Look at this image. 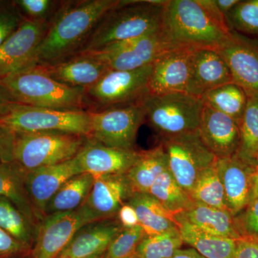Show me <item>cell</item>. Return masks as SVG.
I'll list each match as a JSON object with an SVG mask.
<instances>
[{
    "label": "cell",
    "instance_id": "cell-1",
    "mask_svg": "<svg viewBox=\"0 0 258 258\" xmlns=\"http://www.w3.org/2000/svg\"><path fill=\"white\" fill-rule=\"evenodd\" d=\"M120 1L81 0L60 3L27 69L57 63L77 55L97 23Z\"/></svg>",
    "mask_w": 258,
    "mask_h": 258
},
{
    "label": "cell",
    "instance_id": "cell-2",
    "mask_svg": "<svg viewBox=\"0 0 258 258\" xmlns=\"http://www.w3.org/2000/svg\"><path fill=\"white\" fill-rule=\"evenodd\" d=\"M164 3L120 0L97 23L77 55L160 31Z\"/></svg>",
    "mask_w": 258,
    "mask_h": 258
},
{
    "label": "cell",
    "instance_id": "cell-3",
    "mask_svg": "<svg viewBox=\"0 0 258 258\" xmlns=\"http://www.w3.org/2000/svg\"><path fill=\"white\" fill-rule=\"evenodd\" d=\"M228 24L214 18L200 0H167L161 32L171 45L216 48L228 36Z\"/></svg>",
    "mask_w": 258,
    "mask_h": 258
},
{
    "label": "cell",
    "instance_id": "cell-4",
    "mask_svg": "<svg viewBox=\"0 0 258 258\" xmlns=\"http://www.w3.org/2000/svg\"><path fill=\"white\" fill-rule=\"evenodd\" d=\"M15 103L62 111H86V90L64 86L35 69L22 70L0 80Z\"/></svg>",
    "mask_w": 258,
    "mask_h": 258
},
{
    "label": "cell",
    "instance_id": "cell-5",
    "mask_svg": "<svg viewBox=\"0 0 258 258\" xmlns=\"http://www.w3.org/2000/svg\"><path fill=\"white\" fill-rule=\"evenodd\" d=\"M139 103L160 139L198 130L205 106L203 98L184 92L149 93Z\"/></svg>",
    "mask_w": 258,
    "mask_h": 258
},
{
    "label": "cell",
    "instance_id": "cell-6",
    "mask_svg": "<svg viewBox=\"0 0 258 258\" xmlns=\"http://www.w3.org/2000/svg\"><path fill=\"white\" fill-rule=\"evenodd\" d=\"M14 162L29 171L76 157L87 137L64 132L15 134Z\"/></svg>",
    "mask_w": 258,
    "mask_h": 258
},
{
    "label": "cell",
    "instance_id": "cell-7",
    "mask_svg": "<svg viewBox=\"0 0 258 258\" xmlns=\"http://www.w3.org/2000/svg\"><path fill=\"white\" fill-rule=\"evenodd\" d=\"M0 123L15 134L64 132L89 138L88 111H62L12 103Z\"/></svg>",
    "mask_w": 258,
    "mask_h": 258
},
{
    "label": "cell",
    "instance_id": "cell-8",
    "mask_svg": "<svg viewBox=\"0 0 258 258\" xmlns=\"http://www.w3.org/2000/svg\"><path fill=\"white\" fill-rule=\"evenodd\" d=\"M160 144L165 151L171 175L189 196L199 176L217 158L204 144L198 130L161 139Z\"/></svg>",
    "mask_w": 258,
    "mask_h": 258
},
{
    "label": "cell",
    "instance_id": "cell-9",
    "mask_svg": "<svg viewBox=\"0 0 258 258\" xmlns=\"http://www.w3.org/2000/svg\"><path fill=\"white\" fill-rule=\"evenodd\" d=\"M90 139L116 149L133 150L137 133L145 120V113L138 102L88 111Z\"/></svg>",
    "mask_w": 258,
    "mask_h": 258
},
{
    "label": "cell",
    "instance_id": "cell-10",
    "mask_svg": "<svg viewBox=\"0 0 258 258\" xmlns=\"http://www.w3.org/2000/svg\"><path fill=\"white\" fill-rule=\"evenodd\" d=\"M152 64L133 71L109 70L92 87L86 90L88 107L105 109L137 103L149 94Z\"/></svg>",
    "mask_w": 258,
    "mask_h": 258
},
{
    "label": "cell",
    "instance_id": "cell-11",
    "mask_svg": "<svg viewBox=\"0 0 258 258\" xmlns=\"http://www.w3.org/2000/svg\"><path fill=\"white\" fill-rule=\"evenodd\" d=\"M172 46L174 45L166 41L160 30L79 55L92 57L113 71H133L152 64L163 52Z\"/></svg>",
    "mask_w": 258,
    "mask_h": 258
},
{
    "label": "cell",
    "instance_id": "cell-12",
    "mask_svg": "<svg viewBox=\"0 0 258 258\" xmlns=\"http://www.w3.org/2000/svg\"><path fill=\"white\" fill-rule=\"evenodd\" d=\"M230 70L233 83L248 98H258V41L231 30L216 47Z\"/></svg>",
    "mask_w": 258,
    "mask_h": 258
},
{
    "label": "cell",
    "instance_id": "cell-13",
    "mask_svg": "<svg viewBox=\"0 0 258 258\" xmlns=\"http://www.w3.org/2000/svg\"><path fill=\"white\" fill-rule=\"evenodd\" d=\"M133 194L125 174L98 176L79 208L88 224L109 220L116 216Z\"/></svg>",
    "mask_w": 258,
    "mask_h": 258
},
{
    "label": "cell",
    "instance_id": "cell-14",
    "mask_svg": "<svg viewBox=\"0 0 258 258\" xmlns=\"http://www.w3.org/2000/svg\"><path fill=\"white\" fill-rule=\"evenodd\" d=\"M87 225L80 208L45 216L37 227L31 258H57L75 234Z\"/></svg>",
    "mask_w": 258,
    "mask_h": 258
},
{
    "label": "cell",
    "instance_id": "cell-15",
    "mask_svg": "<svg viewBox=\"0 0 258 258\" xmlns=\"http://www.w3.org/2000/svg\"><path fill=\"white\" fill-rule=\"evenodd\" d=\"M195 48L174 45L163 52L152 64L149 93H186Z\"/></svg>",
    "mask_w": 258,
    "mask_h": 258
},
{
    "label": "cell",
    "instance_id": "cell-16",
    "mask_svg": "<svg viewBox=\"0 0 258 258\" xmlns=\"http://www.w3.org/2000/svg\"><path fill=\"white\" fill-rule=\"evenodd\" d=\"M49 22L25 19L18 30L0 46V80L28 67Z\"/></svg>",
    "mask_w": 258,
    "mask_h": 258
},
{
    "label": "cell",
    "instance_id": "cell-17",
    "mask_svg": "<svg viewBox=\"0 0 258 258\" xmlns=\"http://www.w3.org/2000/svg\"><path fill=\"white\" fill-rule=\"evenodd\" d=\"M141 152L108 147L88 138L76 159L81 173L93 177L123 174L138 160Z\"/></svg>",
    "mask_w": 258,
    "mask_h": 258
},
{
    "label": "cell",
    "instance_id": "cell-18",
    "mask_svg": "<svg viewBox=\"0 0 258 258\" xmlns=\"http://www.w3.org/2000/svg\"><path fill=\"white\" fill-rule=\"evenodd\" d=\"M82 174L76 157L55 165L25 171V183L34 208L44 219V212L51 198L71 178Z\"/></svg>",
    "mask_w": 258,
    "mask_h": 258
},
{
    "label": "cell",
    "instance_id": "cell-19",
    "mask_svg": "<svg viewBox=\"0 0 258 258\" xmlns=\"http://www.w3.org/2000/svg\"><path fill=\"white\" fill-rule=\"evenodd\" d=\"M231 83L230 70L216 48L195 49L186 93L203 98L209 91Z\"/></svg>",
    "mask_w": 258,
    "mask_h": 258
},
{
    "label": "cell",
    "instance_id": "cell-20",
    "mask_svg": "<svg viewBox=\"0 0 258 258\" xmlns=\"http://www.w3.org/2000/svg\"><path fill=\"white\" fill-rule=\"evenodd\" d=\"M200 138L217 159L235 155L240 144V127L235 120L205 104L198 128Z\"/></svg>",
    "mask_w": 258,
    "mask_h": 258
},
{
    "label": "cell",
    "instance_id": "cell-21",
    "mask_svg": "<svg viewBox=\"0 0 258 258\" xmlns=\"http://www.w3.org/2000/svg\"><path fill=\"white\" fill-rule=\"evenodd\" d=\"M216 165L225 191L227 210L235 217L248 205L255 167L235 154L217 159Z\"/></svg>",
    "mask_w": 258,
    "mask_h": 258
},
{
    "label": "cell",
    "instance_id": "cell-22",
    "mask_svg": "<svg viewBox=\"0 0 258 258\" xmlns=\"http://www.w3.org/2000/svg\"><path fill=\"white\" fill-rule=\"evenodd\" d=\"M35 69L64 86L87 90L92 87L109 71L100 61L86 55H77L69 60Z\"/></svg>",
    "mask_w": 258,
    "mask_h": 258
},
{
    "label": "cell",
    "instance_id": "cell-23",
    "mask_svg": "<svg viewBox=\"0 0 258 258\" xmlns=\"http://www.w3.org/2000/svg\"><path fill=\"white\" fill-rule=\"evenodd\" d=\"M122 229L118 220L111 219L88 224L75 234L60 255L88 258L103 254Z\"/></svg>",
    "mask_w": 258,
    "mask_h": 258
},
{
    "label": "cell",
    "instance_id": "cell-24",
    "mask_svg": "<svg viewBox=\"0 0 258 258\" xmlns=\"http://www.w3.org/2000/svg\"><path fill=\"white\" fill-rule=\"evenodd\" d=\"M174 217L176 223L187 222L212 235L235 240L241 237L235 217L222 209L191 201L184 210L176 214Z\"/></svg>",
    "mask_w": 258,
    "mask_h": 258
},
{
    "label": "cell",
    "instance_id": "cell-25",
    "mask_svg": "<svg viewBox=\"0 0 258 258\" xmlns=\"http://www.w3.org/2000/svg\"><path fill=\"white\" fill-rule=\"evenodd\" d=\"M25 171L15 162L0 164V197L14 204L35 227L43 219L34 208L25 183Z\"/></svg>",
    "mask_w": 258,
    "mask_h": 258
},
{
    "label": "cell",
    "instance_id": "cell-26",
    "mask_svg": "<svg viewBox=\"0 0 258 258\" xmlns=\"http://www.w3.org/2000/svg\"><path fill=\"white\" fill-rule=\"evenodd\" d=\"M168 169L167 157L161 144L141 152L136 161L125 173L134 193H148L159 175Z\"/></svg>",
    "mask_w": 258,
    "mask_h": 258
},
{
    "label": "cell",
    "instance_id": "cell-27",
    "mask_svg": "<svg viewBox=\"0 0 258 258\" xmlns=\"http://www.w3.org/2000/svg\"><path fill=\"white\" fill-rule=\"evenodd\" d=\"M137 212L139 225L152 235L177 227L174 215L148 193H134L128 202Z\"/></svg>",
    "mask_w": 258,
    "mask_h": 258
},
{
    "label": "cell",
    "instance_id": "cell-28",
    "mask_svg": "<svg viewBox=\"0 0 258 258\" xmlns=\"http://www.w3.org/2000/svg\"><path fill=\"white\" fill-rule=\"evenodd\" d=\"M184 243L189 244L205 258H234L236 240L212 235L185 222L176 223Z\"/></svg>",
    "mask_w": 258,
    "mask_h": 258
},
{
    "label": "cell",
    "instance_id": "cell-29",
    "mask_svg": "<svg viewBox=\"0 0 258 258\" xmlns=\"http://www.w3.org/2000/svg\"><path fill=\"white\" fill-rule=\"evenodd\" d=\"M94 179L91 174L82 173L68 180L47 203L44 216L78 210L89 195Z\"/></svg>",
    "mask_w": 258,
    "mask_h": 258
},
{
    "label": "cell",
    "instance_id": "cell-30",
    "mask_svg": "<svg viewBox=\"0 0 258 258\" xmlns=\"http://www.w3.org/2000/svg\"><path fill=\"white\" fill-rule=\"evenodd\" d=\"M203 100L205 104L228 115L240 125L248 97L240 86L231 83L209 91Z\"/></svg>",
    "mask_w": 258,
    "mask_h": 258
},
{
    "label": "cell",
    "instance_id": "cell-31",
    "mask_svg": "<svg viewBox=\"0 0 258 258\" xmlns=\"http://www.w3.org/2000/svg\"><path fill=\"white\" fill-rule=\"evenodd\" d=\"M239 127L240 144L235 155L256 167L258 163V98H248Z\"/></svg>",
    "mask_w": 258,
    "mask_h": 258
},
{
    "label": "cell",
    "instance_id": "cell-32",
    "mask_svg": "<svg viewBox=\"0 0 258 258\" xmlns=\"http://www.w3.org/2000/svg\"><path fill=\"white\" fill-rule=\"evenodd\" d=\"M216 162L217 161L199 176L189 197L192 201L228 211Z\"/></svg>",
    "mask_w": 258,
    "mask_h": 258
},
{
    "label": "cell",
    "instance_id": "cell-33",
    "mask_svg": "<svg viewBox=\"0 0 258 258\" xmlns=\"http://www.w3.org/2000/svg\"><path fill=\"white\" fill-rule=\"evenodd\" d=\"M148 194L174 215L184 210L192 201L176 182L169 169L161 173Z\"/></svg>",
    "mask_w": 258,
    "mask_h": 258
},
{
    "label": "cell",
    "instance_id": "cell-34",
    "mask_svg": "<svg viewBox=\"0 0 258 258\" xmlns=\"http://www.w3.org/2000/svg\"><path fill=\"white\" fill-rule=\"evenodd\" d=\"M0 228L21 242L25 247L31 245L37 230L26 217L8 199L0 197Z\"/></svg>",
    "mask_w": 258,
    "mask_h": 258
},
{
    "label": "cell",
    "instance_id": "cell-35",
    "mask_svg": "<svg viewBox=\"0 0 258 258\" xmlns=\"http://www.w3.org/2000/svg\"><path fill=\"white\" fill-rule=\"evenodd\" d=\"M184 244L177 227L156 235H146L139 243L137 255L141 258H170Z\"/></svg>",
    "mask_w": 258,
    "mask_h": 258
},
{
    "label": "cell",
    "instance_id": "cell-36",
    "mask_svg": "<svg viewBox=\"0 0 258 258\" xmlns=\"http://www.w3.org/2000/svg\"><path fill=\"white\" fill-rule=\"evenodd\" d=\"M145 232L138 225L123 228L108 246L103 258H130L137 254L139 243L145 237Z\"/></svg>",
    "mask_w": 258,
    "mask_h": 258
},
{
    "label": "cell",
    "instance_id": "cell-37",
    "mask_svg": "<svg viewBox=\"0 0 258 258\" xmlns=\"http://www.w3.org/2000/svg\"><path fill=\"white\" fill-rule=\"evenodd\" d=\"M226 20L232 30L258 34V0L239 2L226 15Z\"/></svg>",
    "mask_w": 258,
    "mask_h": 258
},
{
    "label": "cell",
    "instance_id": "cell-38",
    "mask_svg": "<svg viewBox=\"0 0 258 258\" xmlns=\"http://www.w3.org/2000/svg\"><path fill=\"white\" fill-rule=\"evenodd\" d=\"M14 2L26 20L33 21H50L59 5L50 0H17Z\"/></svg>",
    "mask_w": 258,
    "mask_h": 258
},
{
    "label": "cell",
    "instance_id": "cell-39",
    "mask_svg": "<svg viewBox=\"0 0 258 258\" xmlns=\"http://www.w3.org/2000/svg\"><path fill=\"white\" fill-rule=\"evenodd\" d=\"M25 20L14 2L0 1V46L18 30Z\"/></svg>",
    "mask_w": 258,
    "mask_h": 258
},
{
    "label": "cell",
    "instance_id": "cell-40",
    "mask_svg": "<svg viewBox=\"0 0 258 258\" xmlns=\"http://www.w3.org/2000/svg\"><path fill=\"white\" fill-rule=\"evenodd\" d=\"M242 218H235L241 236L258 235V197L249 200Z\"/></svg>",
    "mask_w": 258,
    "mask_h": 258
},
{
    "label": "cell",
    "instance_id": "cell-41",
    "mask_svg": "<svg viewBox=\"0 0 258 258\" xmlns=\"http://www.w3.org/2000/svg\"><path fill=\"white\" fill-rule=\"evenodd\" d=\"M15 133L0 123V164L14 162Z\"/></svg>",
    "mask_w": 258,
    "mask_h": 258
},
{
    "label": "cell",
    "instance_id": "cell-42",
    "mask_svg": "<svg viewBox=\"0 0 258 258\" xmlns=\"http://www.w3.org/2000/svg\"><path fill=\"white\" fill-rule=\"evenodd\" d=\"M234 258H258V235H243L237 239Z\"/></svg>",
    "mask_w": 258,
    "mask_h": 258
},
{
    "label": "cell",
    "instance_id": "cell-43",
    "mask_svg": "<svg viewBox=\"0 0 258 258\" xmlns=\"http://www.w3.org/2000/svg\"><path fill=\"white\" fill-rule=\"evenodd\" d=\"M27 248L13 236L0 228V257L18 254Z\"/></svg>",
    "mask_w": 258,
    "mask_h": 258
},
{
    "label": "cell",
    "instance_id": "cell-44",
    "mask_svg": "<svg viewBox=\"0 0 258 258\" xmlns=\"http://www.w3.org/2000/svg\"><path fill=\"white\" fill-rule=\"evenodd\" d=\"M116 216L118 217V222L123 228H131L139 225L137 212L128 203L120 207Z\"/></svg>",
    "mask_w": 258,
    "mask_h": 258
},
{
    "label": "cell",
    "instance_id": "cell-45",
    "mask_svg": "<svg viewBox=\"0 0 258 258\" xmlns=\"http://www.w3.org/2000/svg\"><path fill=\"white\" fill-rule=\"evenodd\" d=\"M14 103L4 88L0 86V117L8 112L12 103Z\"/></svg>",
    "mask_w": 258,
    "mask_h": 258
},
{
    "label": "cell",
    "instance_id": "cell-46",
    "mask_svg": "<svg viewBox=\"0 0 258 258\" xmlns=\"http://www.w3.org/2000/svg\"><path fill=\"white\" fill-rule=\"evenodd\" d=\"M239 2V0H215L217 8L225 17Z\"/></svg>",
    "mask_w": 258,
    "mask_h": 258
},
{
    "label": "cell",
    "instance_id": "cell-47",
    "mask_svg": "<svg viewBox=\"0 0 258 258\" xmlns=\"http://www.w3.org/2000/svg\"><path fill=\"white\" fill-rule=\"evenodd\" d=\"M170 258H205L198 252L196 249L192 248L179 249Z\"/></svg>",
    "mask_w": 258,
    "mask_h": 258
},
{
    "label": "cell",
    "instance_id": "cell-48",
    "mask_svg": "<svg viewBox=\"0 0 258 258\" xmlns=\"http://www.w3.org/2000/svg\"><path fill=\"white\" fill-rule=\"evenodd\" d=\"M103 254H100V255L93 256V257H88V258H103Z\"/></svg>",
    "mask_w": 258,
    "mask_h": 258
},
{
    "label": "cell",
    "instance_id": "cell-49",
    "mask_svg": "<svg viewBox=\"0 0 258 258\" xmlns=\"http://www.w3.org/2000/svg\"><path fill=\"white\" fill-rule=\"evenodd\" d=\"M57 258H72L69 257V256L59 255Z\"/></svg>",
    "mask_w": 258,
    "mask_h": 258
},
{
    "label": "cell",
    "instance_id": "cell-50",
    "mask_svg": "<svg viewBox=\"0 0 258 258\" xmlns=\"http://www.w3.org/2000/svg\"><path fill=\"white\" fill-rule=\"evenodd\" d=\"M130 258H141L140 257H139L138 255H137V254H135V255L133 256V257H130Z\"/></svg>",
    "mask_w": 258,
    "mask_h": 258
},
{
    "label": "cell",
    "instance_id": "cell-51",
    "mask_svg": "<svg viewBox=\"0 0 258 258\" xmlns=\"http://www.w3.org/2000/svg\"><path fill=\"white\" fill-rule=\"evenodd\" d=\"M257 164H258V163H257Z\"/></svg>",
    "mask_w": 258,
    "mask_h": 258
}]
</instances>
